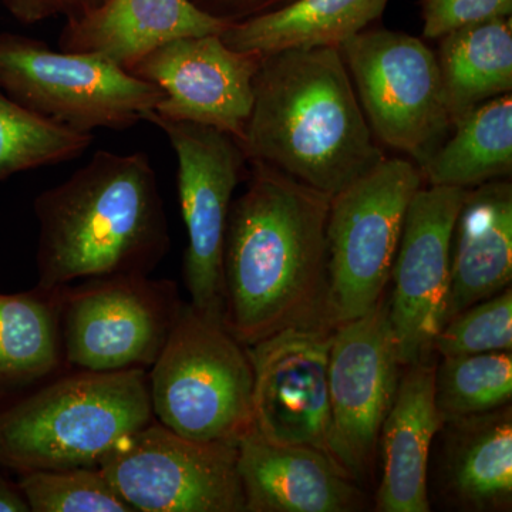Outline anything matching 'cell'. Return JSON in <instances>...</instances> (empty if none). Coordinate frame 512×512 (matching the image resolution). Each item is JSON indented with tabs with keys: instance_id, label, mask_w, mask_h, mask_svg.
Masks as SVG:
<instances>
[{
	"instance_id": "cell-1",
	"label": "cell",
	"mask_w": 512,
	"mask_h": 512,
	"mask_svg": "<svg viewBox=\"0 0 512 512\" xmlns=\"http://www.w3.org/2000/svg\"><path fill=\"white\" fill-rule=\"evenodd\" d=\"M224 248V325L252 346L299 326H335L328 306L330 197L251 161Z\"/></svg>"
},
{
	"instance_id": "cell-2",
	"label": "cell",
	"mask_w": 512,
	"mask_h": 512,
	"mask_svg": "<svg viewBox=\"0 0 512 512\" xmlns=\"http://www.w3.org/2000/svg\"><path fill=\"white\" fill-rule=\"evenodd\" d=\"M239 144L247 160L271 165L330 198L386 158L339 47L265 56Z\"/></svg>"
},
{
	"instance_id": "cell-3",
	"label": "cell",
	"mask_w": 512,
	"mask_h": 512,
	"mask_svg": "<svg viewBox=\"0 0 512 512\" xmlns=\"http://www.w3.org/2000/svg\"><path fill=\"white\" fill-rule=\"evenodd\" d=\"M37 286L151 275L170 249L157 175L146 153L100 150L35 200Z\"/></svg>"
},
{
	"instance_id": "cell-4",
	"label": "cell",
	"mask_w": 512,
	"mask_h": 512,
	"mask_svg": "<svg viewBox=\"0 0 512 512\" xmlns=\"http://www.w3.org/2000/svg\"><path fill=\"white\" fill-rule=\"evenodd\" d=\"M153 420L146 369L76 370L0 406V467L19 476L99 467Z\"/></svg>"
},
{
	"instance_id": "cell-5",
	"label": "cell",
	"mask_w": 512,
	"mask_h": 512,
	"mask_svg": "<svg viewBox=\"0 0 512 512\" xmlns=\"http://www.w3.org/2000/svg\"><path fill=\"white\" fill-rule=\"evenodd\" d=\"M154 419L200 441L238 444L255 430L254 366L221 315L184 303L170 338L150 367Z\"/></svg>"
},
{
	"instance_id": "cell-6",
	"label": "cell",
	"mask_w": 512,
	"mask_h": 512,
	"mask_svg": "<svg viewBox=\"0 0 512 512\" xmlns=\"http://www.w3.org/2000/svg\"><path fill=\"white\" fill-rule=\"evenodd\" d=\"M0 89L37 116L82 133L136 126L164 96L106 57L56 52L6 32L0 33Z\"/></svg>"
},
{
	"instance_id": "cell-7",
	"label": "cell",
	"mask_w": 512,
	"mask_h": 512,
	"mask_svg": "<svg viewBox=\"0 0 512 512\" xmlns=\"http://www.w3.org/2000/svg\"><path fill=\"white\" fill-rule=\"evenodd\" d=\"M423 174L402 158H384L330 198L328 306L336 326L382 299L390 281L407 210Z\"/></svg>"
},
{
	"instance_id": "cell-8",
	"label": "cell",
	"mask_w": 512,
	"mask_h": 512,
	"mask_svg": "<svg viewBox=\"0 0 512 512\" xmlns=\"http://www.w3.org/2000/svg\"><path fill=\"white\" fill-rule=\"evenodd\" d=\"M183 305L175 282L150 275L100 276L62 286L64 365L84 372L153 366Z\"/></svg>"
},
{
	"instance_id": "cell-9",
	"label": "cell",
	"mask_w": 512,
	"mask_h": 512,
	"mask_svg": "<svg viewBox=\"0 0 512 512\" xmlns=\"http://www.w3.org/2000/svg\"><path fill=\"white\" fill-rule=\"evenodd\" d=\"M339 50L372 133L423 167L453 130L436 53L387 29H365Z\"/></svg>"
},
{
	"instance_id": "cell-10",
	"label": "cell",
	"mask_w": 512,
	"mask_h": 512,
	"mask_svg": "<svg viewBox=\"0 0 512 512\" xmlns=\"http://www.w3.org/2000/svg\"><path fill=\"white\" fill-rule=\"evenodd\" d=\"M99 467L134 512H245L238 444L188 439L154 419Z\"/></svg>"
},
{
	"instance_id": "cell-11",
	"label": "cell",
	"mask_w": 512,
	"mask_h": 512,
	"mask_svg": "<svg viewBox=\"0 0 512 512\" xmlns=\"http://www.w3.org/2000/svg\"><path fill=\"white\" fill-rule=\"evenodd\" d=\"M143 121L163 131L177 156L178 198L188 238L183 274L190 303L224 318L225 235L247 157L234 137L217 128L163 119L153 110Z\"/></svg>"
},
{
	"instance_id": "cell-12",
	"label": "cell",
	"mask_w": 512,
	"mask_h": 512,
	"mask_svg": "<svg viewBox=\"0 0 512 512\" xmlns=\"http://www.w3.org/2000/svg\"><path fill=\"white\" fill-rule=\"evenodd\" d=\"M400 367L384 295L365 315L336 326L329 350L328 451L356 483L372 473Z\"/></svg>"
},
{
	"instance_id": "cell-13",
	"label": "cell",
	"mask_w": 512,
	"mask_h": 512,
	"mask_svg": "<svg viewBox=\"0 0 512 512\" xmlns=\"http://www.w3.org/2000/svg\"><path fill=\"white\" fill-rule=\"evenodd\" d=\"M467 188L429 185L414 194L392 268L389 318L402 366L429 362L446 320L451 244Z\"/></svg>"
},
{
	"instance_id": "cell-14",
	"label": "cell",
	"mask_w": 512,
	"mask_h": 512,
	"mask_svg": "<svg viewBox=\"0 0 512 512\" xmlns=\"http://www.w3.org/2000/svg\"><path fill=\"white\" fill-rule=\"evenodd\" d=\"M262 60L258 53L225 45L221 35L194 36L157 47L127 72L161 89L157 116L214 127L239 143Z\"/></svg>"
},
{
	"instance_id": "cell-15",
	"label": "cell",
	"mask_w": 512,
	"mask_h": 512,
	"mask_svg": "<svg viewBox=\"0 0 512 512\" xmlns=\"http://www.w3.org/2000/svg\"><path fill=\"white\" fill-rule=\"evenodd\" d=\"M335 326L288 328L248 346L255 430L276 444L328 454L329 350ZM330 457V456H329Z\"/></svg>"
},
{
	"instance_id": "cell-16",
	"label": "cell",
	"mask_w": 512,
	"mask_h": 512,
	"mask_svg": "<svg viewBox=\"0 0 512 512\" xmlns=\"http://www.w3.org/2000/svg\"><path fill=\"white\" fill-rule=\"evenodd\" d=\"M238 471L245 512H353L366 503L328 454L272 443L256 430L238 443Z\"/></svg>"
},
{
	"instance_id": "cell-17",
	"label": "cell",
	"mask_w": 512,
	"mask_h": 512,
	"mask_svg": "<svg viewBox=\"0 0 512 512\" xmlns=\"http://www.w3.org/2000/svg\"><path fill=\"white\" fill-rule=\"evenodd\" d=\"M229 25L191 0H103L96 8L67 18L59 50L93 53L128 70L165 43L221 35Z\"/></svg>"
},
{
	"instance_id": "cell-18",
	"label": "cell",
	"mask_w": 512,
	"mask_h": 512,
	"mask_svg": "<svg viewBox=\"0 0 512 512\" xmlns=\"http://www.w3.org/2000/svg\"><path fill=\"white\" fill-rule=\"evenodd\" d=\"M436 366H409L380 430L383 478L376 495L379 512H429L427 467L431 443L444 427L436 406Z\"/></svg>"
},
{
	"instance_id": "cell-19",
	"label": "cell",
	"mask_w": 512,
	"mask_h": 512,
	"mask_svg": "<svg viewBox=\"0 0 512 512\" xmlns=\"http://www.w3.org/2000/svg\"><path fill=\"white\" fill-rule=\"evenodd\" d=\"M512 281V187L503 180L470 188L451 244L446 320L497 295Z\"/></svg>"
},
{
	"instance_id": "cell-20",
	"label": "cell",
	"mask_w": 512,
	"mask_h": 512,
	"mask_svg": "<svg viewBox=\"0 0 512 512\" xmlns=\"http://www.w3.org/2000/svg\"><path fill=\"white\" fill-rule=\"evenodd\" d=\"M389 0H293L232 23L221 39L239 52L274 55L289 49L339 47L383 15Z\"/></svg>"
},
{
	"instance_id": "cell-21",
	"label": "cell",
	"mask_w": 512,
	"mask_h": 512,
	"mask_svg": "<svg viewBox=\"0 0 512 512\" xmlns=\"http://www.w3.org/2000/svg\"><path fill=\"white\" fill-rule=\"evenodd\" d=\"M448 444L447 478L458 503L473 511H507L512 504L511 406L456 421Z\"/></svg>"
},
{
	"instance_id": "cell-22",
	"label": "cell",
	"mask_w": 512,
	"mask_h": 512,
	"mask_svg": "<svg viewBox=\"0 0 512 512\" xmlns=\"http://www.w3.org/2000/svg\"><path fill=\"white\" fill-rule=\"evenodd\" d=\"M451 124L512 90V19L498 18L440 37L436 55Z\"/></svg>"
},
{
	"instance_id": "cell-23",
	"label": "cell",
	"mask_w": 512,
	"mask_h": 512,
	"mask_svg": "<svg viewBox=\"0 0 512 512\" xmlns=\"http://www.w3.org/2000/svg\"><path fill=\"white\" fill-rule=\"evenodd\" d=\"M63 366L60 288L0 293V393L42 382Z\"/></svg>"
},
{
	"instance_id": "cell-24",
	"label": "cell",
	"mask_w": 512,
	"mask_h": 512,
	"mask_svg": "<svg viewBox=\"0 0 512 512\" xmlns=\"http://www.w3.org/2000/svg\"><path fill=\"white\" fill-rule=\"evenodd\" d=\"M420 171L430 185L467 190L511 175V93L485 101L458 120L453 136Z\"/></svg>"
},
{
	"instance_id": "cell-25",
	"label": "cell",
	"mask_w": 512,
	"mask_h": 512,
	"mask_svg": "<svg viewBox=\"0 0 512 512\" xmlns=\"http://www.w3.org/2000/svg\"><path fill=\"white\" fill-rule=\"evenodd\" d=\"M93 140L92 133L37 116L0 89V183L23 171L74 160Z\"/></svg>"
},
{
	"instance_id": "cell-26",
	"label": "cell",
	"mask_w": 512,
	"mask_h": 512,
	"mask_svg": "<svg viewBox=\"0 0 512 512\" xmlns=\"http://www.w3.org/2000/svg\"><path fill=\"white\" fill-rule=\"evenodd\" d=\"M436 406L444 424L508 406L512 399L511 352L450 357L436 366Z\"/></svg>"
},
{
	"instance_id": "cell-27",
	"label": "cell",
	"mask_w": 512,
	"mask_h": 512,
	"mask_svg": "<svg viewBox=\"0 0 512 512\" xmlns=\"http://www.w3.org/2000/svg\"><path fill=\"white\" fill-rule=\"evenodd\" d=\"M30 512H134L100 467L20 474Z\"/></svg>"
},
{
	"instance_id": "cell-28",
	"label": "cell",
	"mask_w": 512,
	"mask_h": 512,
	"mask_svg": "<svg viewBox=\"0 0 512 512\" xmlns=\"http://www.w3.org/2000/svg\"><path fill=\"white\" fill-rule=\"evenodd\" d=\"M511 350V286L448 320L433 343L443 359Z\"/></svg>"
},
{
	"instance_id": "cell-29",
	"label": "cell",
	"mask_w": 512,
	"mask_h": 512,
	"mask_svg": "<svg viewBox=\"0 0 512 512\" xmlns=\"http://www.w3.org/2000/svg\"><path fill=\"white\" fill-rule=\"evenodd\" d=\"M511 15L512 0H421L423 35L429 39Z\"/></svg>"
},
{
	"instance_id": "cell-30",
	"label": "cell",
	"mask_w": 512,
	"mask_h": 512,
	"mask_svg": "<svg viewBox=\"0 0 512 512\" xmlns=\"http://www.w3.org/2000/svg\"><path fill=\"white\" fill-rule=\"evenodd\" d=\"M198 9L228 23L242 22L288 5L293 0H191Z\"/></svg>"
},
{
	"instance_id": "cell-31",
	"label": "cell",
	"mask_w": 512,
	"mask_h": 512,
	"mask_svg": "<svg viewBox=\"0 0 512 512\" xmlns=\"http://www.w3.org/2000/svg\"><path fill=\"white\" fill-rule=\"evenodd\" d=\"M10 12L25 23L40 22V20L55 16L52 0H3Z\"/></svg>"
},
{
	"instance_id": "cell-32",
	"label": "cell",
	"mask_w": 512,
	"mask_h": 512,
	"mask_svg": "<svg viewBox=\"0 0 512 512\" xmlns=\"http://www.w3.org/2000/svg\"><path fill=\"white\" fill-rule=\"evenodd\" d=\"M0 512H30L19 483H13L3 474H0Z\"/></svg>"
},
{
	"instance_id": "cell-33",
	"label": "cell",
	"mask_w": 512,
	"mask_h": 512,
	"mask_svg": "<svg viewBox=\"0 0 512 512\" xmlns=\"http://www.w3.org/2000/svg\"><path fill=\"white\" fill-rule=\"evenodd\" d=\"M103 0H52L56 15H64L67 18L82 15L87 10L96 8Z\"/></svg>"
}]
</instances>
